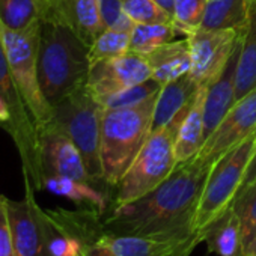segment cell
<instances>
[{
  "label": "cell",
  "instance_id": "cell-9",
  "mask_svg": "<svg viewBox=\"0 0 256 256\" xmlns=\"http://www.w3.org/2000/svg\"><path fill=\"white\" fill-rule=\"evenodd\" d=\"M16 256H47V216L35 199V188L24 182V198L12 200L4 196Z\"/></svg>",
  "mask_w": 256,
  "mask_h": 256
},
{
  "label": "cell",
  "instance_id": "cell-11",
  "mask_svg": "<svg viewBox=\"0 0 256 256\" xmlns=\"http://www.w3.org/2000/svg\"><path fill=\"white\" fill-rule=\"evenodd\" d=\"M256 132V89L235 101L216 130L205 139L196 160L212 164Z\"/></svg>",
  "mask_w": 256,
  "mask_h": 256
},
{
  "label": "cell",
  "instance_id": "cell-29",
  "mask_svg": "<svg viewBox=\"0 0 256 256\" xmlns=\"http://www.w3.org/2000/svg\"><path fill=\"white\" fill-rule=\"evenodd\" d=\"M230 205L236 211L241 220L242 247H244V244L252 238V235L256 230V187L235 196Z\"/></svg>",
  "mask_w": 256,
  "mask_h": 256
},
{
  "label": "cell",
  "instance_id": "cell-1",
  "mask_svg": "<svg viewBox=\"0 0 256 256\" xmlns=\"http://www.w3.org/2000/svg\"><path fill=\"white\" fill-rule=\"evenodd\" d=\"M211 166L196 158L178 164L151 193L133 202L114 205L102 218L104 230L176 240L198 235L194 216Z\"/></svg>",
  "mask_w": 256,
  "mask_h": 256
},
{
  "label": "cell",
  "instance_id": "cell-2",
  "mask_svg": "<svg viewBox=\"0 0 256 256\" xmlns=\"http://www.w3.org/2000/svg\"><path fill=\"white\" fill-rule=\"evenodd\" d=\"M89 68V44L71 26L58 20H42L38 78L48 104L53 107L86 84Z\"/></svg>",
  "mask_w": 256,
  "mask_h": 256
},
{
  "label": "cell",
  "instance_id": "cell-6",
  "mask_svg": "<svg viewBox=\"0 0 256 256\" xmlns=\"http://www.w3.org/2000/svg\"><path fill=\"white\" fill-rule=\"evenodd\" d=\"M41 23L42 20L28 29L14 30L0 22V42L4 53L38 130L46 126L53 116V107L46 100L38 78Z\"/></svg>",
  "mask_w": 256,
  "mask_h": 256
},
{
  "label": "cell",
  "instance_id": "cell-5",
  "mask_svg": "<svg viewBox=\"0 0 256 256\" xmlns=\"http://www.w3.org/2000/svg\"><path fill=\"white\" fill-rule=\"evenodd\" d=\"M101 116L102 106L83 84L53 106L50 124L64 132L83 156L92 182L102 181L101 168Z\"/></svg>",
  "mask_w": 256,
  "mask_h": 256
},
{
  "label": "cell",
  "instance_id": "cell-30",
  "mask_svg": "<svg viewBox=\"0 0 256 256\" xmlns=\"http://www.w3.org/2000/svg\"><path fill=\"white\" fill-rule=\"evenodd\" d=\"M0 256H16L4 196H0Z\"/></svg>",
  "mask_w": 256,
  "mask_h": 256
},
{
  "label": "cell",
  "instance_id": "cell-19",
  "mask_svg": "<svg viewBox=\"0 0 256 256\" xmlns=\"http://www.w3.org/2000/svg\"><path fill=\"white\" fill-rule=\"evenodd\" d=\"M198 83L188 74L162 86L152 118V132L168 125L182 108H186L198 90Z\"/></svg>",
  "mask_w": 256,
  "mask_h": 256
},
{
  "label": "cell",
  "instance_id": "cell-10",
  "mask_svg": "<svg viewBox=\"0 0 256 256\" xmlns=\"http://www.w3.org/2000/svg\"><path fill=\"white\" fill-rule=\"evenodd\" d=\"M242 32L234 29H196L187 35L192 70L198 86H210L226 66Z\"/></svg>",
  "mask_w": 256,
  "mask_h": 256
},
{
  "label": "cell",
  "instance_id": "cell-7",
  "mask_svg": "<svg viewBox=\"0 0 256 256\" xmlns=\"http://www.w3.org/2000/svg\"><path fill=\"white\" fill-rule=\"evenodd\" d=\"M254 150L256 132L212 163L194 216V229L198 234L230 206L241 187Z\"/></svg>",
  "mask_w": 256,
  "mask_h": 256
},
{
  "label": "cell",
  "instance_id": "cell-31",
  "mask_svg": "<svg viewBox=\"0 0 256 256\" xmlns=\"http://www.w3.org/2000/svg\"><path fill=\"white\" fill-rule=\"evenodd\" d=\"M254 187H256V150H254L253 157H252V160L248 163V168L246 170V175L242 178V182H241V187H240L236 196L247 192V190H250V188H254Z\"/></svg>",
  "mask_w": 256,
  "mask_h": 256
},
{
  "label": "cell",
  "instance_id": "cell-34",
  "mask_svg": "<svg viewBox=\"0 0 256 256\" xmlns=\"http://www.w3.org/2000/svg\"><path fill=\"white\" fill-rule=\"evenodd\" d=\"M156 2L164 10V11H168L170 16L174 14V6H175V0H156Z\"/></svg>",
  "mask_w": 256,
  "mask_h": 256
},
{
  "label": "cell",
  "instance_id": "cell-33",
  "mask_svg": "<svg viewBox=\"0 0 256 256\" xmlns=\"http://www.w3.org/2000/svg\"><path fill=\"white\" fill-rule=\"evenodd\" d=\"M10 122H11V114L8 112L6 104L2 101V98H0V126L6 130V128L10 126Z\"/></svg>",
  "mask_w": 256,
  "mask_h": 256
},
{
  "label": "cell",
  "instance_id": "cell-15",
  "mask_svg": "<svg viewBox=\"0 0 256 256\" xmlns=\"http://www.w3.org/2000/svg\"><path fill=\"white\" fill-rule=\"evenodd\" d=\"M241 35L236 41V46L226 66L223 68L220 76L206 88V95H205V102H204V138L205 139L216 130V126L222 122L224 114L235 104V77H236V64H238V56H240V48H241Z\"/></svg>",
  "mask_w": 256,
  "mask_h": 256
},
{
  "label": "cell",
  "instance_id": "cell-16",
  "mask_svg": "<svg viewBox=\"0 0 256 256\" xmlns=\"http://www.w3.org/2000/svg\"><path fill=\"white\" fill-rule=\"evenodd\" d=\"M205 95H206V86H199L178 126L176 138H175L176 164H184L196 158V156L199 154L204 145Z\"/></svg>",
  "mask_w": 256,
  "mask_h": 256
},
{
  "label": "cell",
  "instance_id": "cell-4",
  "mask_svg": "<svg viewBox=\"0 0 256 256\" xmlns=\"http://www.w3.org/2000/svg\"><path fill=\"white\" fill-rule=\"evenodd\" d=\"M187 107L168 125L150 134L146 144L116 186L114 205H124L144 198L175 170L178 166L175 160V138Z\"/></svg>",
  "mask_w": 256,
  "mask_h": 256
},
{
  "label": "cell",
  "instance_id": "cell-25",
  "mask_svg": "<svg viewBox=\"0 0 256 256\" xmlns=\"http://www.w3.org/2000/svg\"><path fill=\"white\" fill-rule=\"evenodd\" d=\"M132 34L114 29H104L89 46V64L122 56L130 52Z\"/></svg>",
  "mask_w": 256,
  "mask_h": 256
},
{
  "label": "cell",
  "instance_id": "cell-14",
  "mask_svg": "<svg viewBox=\"0 0 256 256\" xmlns=\"http://www.w3.org/2000/svg\"><path fill=\"white\" fill-rule=\"evenodd\" d=\"M106 241L118 256H190L198 244L200 235L190 238H157L140 235H120L104 232Z\"/></svg>",
  "mask_w": 256,
  "mask_h": 256
},
{
  "label": "cell",
  "instance_id": "cell-24",
  "mask_svg": "<svg viewBox=\"0 0 256 256\" xmlns=\"http://www.w3.org/2000/svg\"><path fill=\"white\" fill-rule=\"evenodd\" d=\"M178 35L174 23H148L134 24L132 30L130 52L146 56L163 44L172 41Z\"/></svg>",
  "mask_w": 256,
  "mask_h": 256
},
{
  "label": "cell",
  "instance_id": "cell-23",
  "mask_svg": "<svg viewBox=\"0 0 256 256\" xmlns=\"http://www.w3.org/2000/svg\"><path fill=\"white\" fill-rule=\"evenodd\" d=\"M44 0H0V22L14 30H23L44 17Z\"/></svg>",
  "mask_w": 256,
  "mask_h": 256
},
{
  "label": "cell",
  "instance_id": "cell-12",
  "mask_svg": "<svg viewBox=\"0 0 256 256\" xmlns=\"http://www.w3.org/2000/svg\"><path fill=\"white\" fill-rule=\"evenodd\" d=\"M150 78H152V74L146 58L128 52L122 56L90 65L86 88L96 101H101L108 95L140 84Z\"/></svg>",
  "mask_w": 256,
  "mask_h": 256
},
{
  "label": "cell",
  "instance_id": "cell-17",
  "mask_svg": "<svg viewBox=\"0 0 256 256\" xmlns=\"http://www.w3.org/2000/svg\"><path fill=\"white\" fill-rule=\"evenodd\" d=\"M200 241L206 244L208 250L217 256H240L242 250L241 220L236 211L226 208L212 222H210L200 232Z\"/></svg>",
  "mask_w": 256,
  "mask_h": 256
},
{
  "label": "cell",
  "instance_id": "cell-28",
  "mask_svg": "<svg viewBox=\"0 0 256 256\" xmlns=\"http://www.w3.org/2000/svg\"><path fill=\"white\" fill-rule=\"evenodd\" d=\"M125 14L136 24L172 23V16L164 11L156 0H120Z\"/></svg>",
  "mask_w": 256,
  "mask_h": 256
},
{
  "label": "cell",
  "instance_id": "cell-26",
  "mask_svg": "<svg viewBox=\"0 0 256 256\" xmlns=\"http://www.w3.org/2000/svg\"><path fill=\"white\" fill-rule=\"evenodd\" d=\"M208 0H175L172 23L178 34L187 36L200 28Z\"/></svg>",
  "mask_w": 256,
  "mask_h": 256
},
{
  "label": "cell",
  "instance_id": "cell-32",
  "mask_svg": "<svg viewBox=\"0 0 256 256\" xmlns=\"http://www.w3.org/2000/svg\"><path fill=\"white\" fill-rule=\"evenodd\" d=\"M240 256H256V230L252 235V238L244 244Z\"/></svg>",
  "mask_w": 256,
  "mask_h": 256
},
{
  "label": "cell",
  "instance_id": "cell-21",
  "mask_svg": "<svg viewBox=\"0 0 256 256\" xmlns=\"http://www.w3.org/2000/svg\"><path fill=\"white\" fill-rule=\"evenodd\" d=\"M256 0H208L202 29H234L242 32Z\"/></svg>",
  "mask_w": 256,
  "mask_h": 256
},
{
  "label": "cell",
  "instance_id": "cell-3",
  "mask_svg": "<svg viewBox=\"0 0 256 256\" xmlns=\"http://www.w3.org/2000/svg\"><path fill=\"white\" fill-rule=\"evenodd\" d=\"M157 96H151L134 106L102 107L100 156L102 181L106 184L116 187L146 144L152 133Z\"/></svg>",
  "mask_w": 256,
  "mask_h": 256
},
{
  "label": "cell",
  "instance_id": "cell-8",
  "mask_svg": "<svg viewBox=\"0 0 256 256\" xmlns=\"http://www.w3.org/2000/svg\"><path fill=\"white\" fill-rule=\"evenodd\" d=\"M0 98L6 104L11 122L6 132L12 138L18 151L24 182H29L35 192L42 190V174L40 162V130L29 112L22 90L11 72L6 56L0 42Z\"/></svg>",
  "mask_w": 256,
  "mask_h": 256
},
{
  "label": "cell",
  "instance_id": "cell-22",
  "mask_svg": "<svg viewBox=\"0 0 256 256\" xmlns=\"http://www.w3.org/2000/svg\"><path fill=\"white\" fill-rule=\"evenodd\" d=\"M253 89H256V2L250 20L241 35V48L235 77V101Z\"/></svg>",
  "mask_w": 256,
  "mask_h": 256
},
{
  "label": "cell",
  "instance_id": "cell-18",
  "mask_svg": "<svg viewBox=\"0 0 256 256\" xmlns=\"http://www.w3.org/2000/svg\"><path fill=\"white\" fill-rule=\"evenodd\" d=\"M145 58L150 64L152 78L157 80L162 86L188 74L192 70L187 36L181 40H172L156 48Z\"/></svg>",
  "mask_w": 256,
  "mask_h": 256
},
{
  "label": "cell",
  "instance_id": "cell-13",
  "mask_svg": "<svg viewBox=\"0 0 256 256\" xmlns=\"http://www.w3.org/2000/svg\"><path fill=\"white\" fill-rule=\"evenodd\" d=\"M40 162L42 180L47 176H68L92 182L76 144L50 122L40 130Z\"/></svg>",
  "mask_w": 256,
  "mask_h": 256
},
{
  "label": "cell",
  "instance_id": "cell-27",
  "mask_svg": "<svg viewBox=\"0 0 256 256\" xmlns=\"http://www.w3.org/2000/svg\"><path fill=\"white\" fill-rule=\"evenodd\" d=\"M162 89V84L154 80V78H150L140 84H136V86H132L128 89H124V90H119L113 95H108L106 98H102L101 101H98L104 108H114V107H126V106H134V104H139L151 96H156L158 95Z\"/></svg>",
  "mask_w": 256,
  "mask_h": 256
},
{
  "label": "cell",
  "instance_id": "cell-20",
  "mask_svg": "<svg viewBox=\"0 0 256 256\" xmlns=\"http://www.w3.org/2000/svg\"><path fill=\"white\" fill-rule=\"evenodd\" d=\"M92 184L94 182L78 181L68 176H47L42 180V190L60 198H66L80 208L95 210L104 216L108 205L107 196Z\"/></svg>",
  "mask_w": 256,
  "mask_h": 256
}]
</instances>
